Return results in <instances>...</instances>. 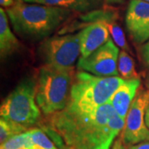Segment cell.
I'll return each instance as SVG.
<instances>
[{
    "label": "cell",
    "mask_w": 149,
    "mask_h": 149,
    "mask_svg": "<svg viewBox=\"0 0 149 149\" xmlns=\"http://www.w3.org/2000/svg\"><path fill=\"white\" fill-rule=\"evenodd\" d=\"M107 25H108L109 32L112 39L117 44L118 47L122 48L123 50L126 52H130V49L128 47V43H127L124 33L123 32L121 27L114 21L107 22Z\"/></svg>",
    "instance_id": "obj_19"
},
{
    "label": "cell",
    "mask_w": 149,
    "mask_h": 149,
    "mask_svg": "<svg viewBox=\"0 0 149 149\" xmlns=\"http://www.w3.org/2000/svg\"><path fill=\"white\" fill-rule=\"evenodd\" d=\"M29 129L20 124L8 121L4 118L0 119V143H3L12 137L27 132Z\"/></svg>",
    "instance_id": "obj_16"
},
{
    "label": "cell",
    "mask_w": 149,
    "mask_h": 149,
    "mask_svg": "<svg viewBox=\"0 0 149 149\" xmlns=\"http://www.w3.org/2000/svg\"><path fill=\"white\" fill-rule=\"evenodd\" d=\"M127 147L124 145V143H123L122 139H118L117 140L114 141V143L113 144L112 149H127Z\"/></svg>",
    "instance_id": "obj_22"
},
{
    "label": "cell",
    "mask_w": 149,
    "mask_h": 149,
    "mask_svg": "<svg viewBox=\"0 0 149 149\" xmlns=\"http://www.w3.org/2000/svg\"><path fill=\"white\" fill-rule=\"evenodd\" d=\"M85 15L72 21L69 24H66L64 27H62L58 32V35H65L66 33L74 32L79 29L81 30L84 27L95 23L97 22H112L114 21L115 13L111 10H105V9H99V10L90 12L87 13H84Z\"/></svg>",
    "instance_id": "obj_14"
},
{
    "label": "cell",
    "mask_w": 149,
    "mask_h": 149,
    "mask_svg": "<svg viewBox=\"0 0 149 149\" xmlns=\"http://www.w3.org/2000/svg\"><path fill=\"white\" fill-rule=\"evenodd\" d=\"M140 84L139 78L124 80L123 83L113 93L109 101L119 117L124 120L126 119L132 102L137 95Z\"/></svg>",
    "instance_id": "obj_11"
},
{
    "label": "cell",
    "mask_w": 149,
    "mask_h": 149,
    "mask_svg": "<svg viewBox=\"0 0 149 149\" xmlns=\"http://www.w3.org/2000/svg\"><path fill=\"white\" fill-rule=\"evenodd\" d=\"M145 123H146V125L148 126V128H149V102L146 107V110H145Z\"/></svg>",
    "instance_id": "obj_25"
},
{
    "label": "cell",
    "mask_w": 149,
    "mask_h": 149,
    "mask_svg": "<svg viewBox=\"0 0 149 149\" xmlns=\"http://www.w3.org/2000/svg\"><path fill=\"white\" fill-rule=\"evenodd\" d=\"M125 25L134 42H147L149 40V3L130 0L125 15Z\"/></svg>",
    "instance_id": "obj_9"
},
{
    "label": "cell",
    "mask_w": 149,
    "mask_h": 149,
    "mask_svg": "<svg viewBox=\"0 0 149 149\" xmlns=\"http://www.w3.org/2000/svg\"><path fill=\"white\" fill-rule=\"evenodd\" d=\"M124 124L108 102L93 109L67 105L50 115L46 126L58 135L59 149H109Z\"/></svg>",
    "instance_id": "obj_1"
},
{
    "label": "cell",
    "mask_w": 149,
    "mask_h": 149,
    "mask_svg": "<svg viewBox=\"0 0 149 149\" xmlns=\"http://www.w3.org/2000/svg\"><path fill=\"white\" fill-rule=\"evenodd\" d=\"M128 149H149V141H146V142L133 145V146L129 147Z\"/></svg>",
    "instance_id": "obj_21"
},
{
    "label": "cell",
    "mask_w": 149,
    "mask_h": 149,
    "mask_svg": "<svg viewBox=\"0 0 149 149\" xmlns=\"http://www.w3.org/2000/svg\"><path fill=\"white\" fill-rule=\"evenodd\" d=\"M20 42L13 33L9 27L8 14L6 11L0 9V56L3 60L12 54L15 53L20 48Z\"/></svg>",
    "instance_id": "obj_13"
},
{
    "label": "cell",
    "mask_w": 149,
    "mask_h": 149,
    "mask_svg": "<svg viewBox=\"0 0 149 149\" xmlns=\"http://www.w3.org/2000/svg\"><path fill=\"white\" fill-rule=\"evenodd\" d=\"M149 102V90L139 89L129 108L122 131L123 143L129 148L149 141V128L145 123V110Z\"/></svg>",
    "instance_id": "obj_7"
},
{
    "label": "cell",
    "mask_w": 149,
    "mask_h": 149,
    "mask_svg": "<svg viewBox=\"0 0 149 149\" xmlns=\"http://www.w3.org/2000/svg\"><path fill=\"white\" fill-rule=\"evenodd\" d=\"M25 3H38L66 8L75 13H87L101 9L104 0H22Z\"/></svg>",
    "instance_id": "obj_12"
},
{
    "label": "cell",
    "mask_w": 149,
    "mask_h": 149,
    "mask_svg": "<svg viewBox=\"0 0 149 149\" xmlns=\"http://www.w3.org/2000/svg\"><path fill=\"white\" fill-rule=\"evenodd\" d=\"M140 53L145 64L149 66V40L141 47Z\"/></svg>",
    "instance_id": "obj_20"
},
{
    "label": "cell",
    "mask_w": 149,
    "mask_h": 149,
    "mask_svg": "<svg viewBox=\"0 0 149 149\" xmlns=\"http://www.w3.org/2000/svg\"><path fill=\"white\" fill-rule=\"evenodd\" d=\"M30 149H45V148H39V147H37V146H32V148H30ZM56 149H58V148H56Z\"/></svg>",
    "instance_id": "obj_26"
},
{
    "label": "cell",
    "mask_w": 149,
    "mask_h": 149,
    "mask_svg": "<svg viewBox=\"0 0 149 149\" xmlns=\"http://www.w3.org/2000/svg\"><path fill=\"white\" fill-rule=\"evenodd\" d=\"M6 13L14 31L22 38L33 42L48 38L75 14L63 8L22 1H16Z\"/></svg>",
    "instance_id": "obj_2"
},
{
    "label": "cell",
    "mask_w": 149,
    "mask_h": 149,
    "mask_svg": "<svg viewBox=\"0 0 149 149\" xmlns=\"http://www.w3.org/2000/svg\"><path fill=\"white\" fill-rule=\"evenodd\" d=\"M126 0H104V3H106L109 5H118L123 4Z\"/></svg>",
    "instance_id": "obj_24"
},
{
    "label": "cell",
    "mask_w": 149,
    "mask_h": 149,
    "mask_svg": "<svg viewBox=\"0 0 149 149\" xmlns=\"http://www.w3.org/2000/svg\"><path fill=\"white\" fill-rule=\"evenodd\" d=\"M118 70L121 78L123 80H131L139 78L135 70L134 61L126 51H122L118 60Z\"/></svg>",
    "instance_id": "obj_15"
},
{
    "label": "cell",
    "mask_w": 149,
    "mask_h": 149,
    "mask_svg": "<svg viewBox=\"0 0 149 149\" xmlns=\"http://www.w3.org/2000/svg\"><path fill=\"white\" fill-rule=\"evenodd\" d=\"M147 85H148V89H149V79L148 80V84H147Z\"/></svg>",
    "instance_id": "obj_27"
},
{
    "label": "cell",
    "mask_w": 149,
    "mask_h": 149,
    "mask_svg": "<svg viewBox=\"0 0 149 149\" xmlns=\"http://www.w3.org/2000/svg\"><path fill=\"white\" fill-rule=\"evenodd\" d=\"M32 144L29 131L12 137L3 143H1L0 149H30Z\"/></svg>",
    "instance_id": "obj_17"
},
{
    "label": "cell",
    "mask_w": 149,
    "mask_h": 149,
    "mask_svg": "<svg viewBox=\"0 0 149 149\" xmlns=\"http://www.w3.org/2000/svg\"><path fill=\"white\" fill-rule=\"evenodd\" d=\"M118 47L110 37L89 56L85 58L80 57L77 63V69L98 76H118Z\"/></svg>",
    "instance_id": "obj_8"
},
{
    "label": "cell",
    "mask_w": 149,
    "mask_h": 149,
    "mask_svg": "<svg viewBox=\"0 0 149 149\" xmlns=\"http://www.w3.org/2000/svg\"><path fill=\"white\" fill-rule=\"evenodd\" d=\"M74 67L44 65L37 80L36 100L45 115H52L67 106L74 82Z\"/></svg>",
    "instance_id": "obj_3"
},
{
    "label": "cell",
    "mask_w": 149,
    "mask_h": 149,
    "mask_svg": "<svg viewBox=\"0 0 149 149\" xmlns=\"http://www.w3.org/2000/svg\"><path fill=\"white\" fill-rule=\"evenodd\" d=\"M37 80L26 77L2 102L0 115L29 129L40 122L42 113L36 100Z\"/></svg>",
    "instance_id": "obj_5"
},
{
    "label": "cell",
    "mask_w": 149,
    "mask_h": 149,
    "mask_svg": "<svg viewBox=\"0 0 149 149\" xmlns=\"http://www.w3.org/2000/svg\"><path fill=\"white\" fill-rule=\"evenodd\" d=\"M28 131L30 134L31 141L34 146L45 149L58 148L43 129L32 128V129H29Z\"/></svg>",
    "instance_id": "obj_18"
},
{
    "label": "cell",
    "mask_w": 149,
    "mask_h": 149,
    "mask_svg": "<svg viewBox=\"0 0 149 149\" xmlns=\"http://www.w3.org/2000/svg\"><path fill=\"white\" fill-rule=\"evenodd\" d=\"M143 1H145V2H148V3H149V0H143Z\"/></svg>",
    "instance_id": "obj_28"
},
{
    "label": "cell",
    "mask_w": 149,
    "mask_h": 149,
    "mask_svg": "<svg viewBox=\"0 0 149 149\" xmlns=\"http://www.w3.org/2000/svg\"><path fill=\"white\" fill-rule=\"evenodd\" d=\"M38 54L46 65L74 67L80 55L79 32L48 37L38 48Z\"/></svg>",
    "instance_id": "obj_6"
},
{
    "label": "cell",
    "mask_w": 149,
    "mask_h": 149,
    "mask_svg": "<svg viewBox=\"0 0 149 149\" xmlns=\"http://www.w3.org/2000/svg\"><path fill=\"white\" fill-rule=\"evenodd\" d=\"M118 76H98L86 71L75 74L68 104L80 109H93L109 101L123 83Z\"/></svg>",
    "instance_id": "obj_4"
},
{
    "label": "cell",
    "mask_w": 149,
    "mask_h": 149,
    "mask_svg": "<svg viewBox=\"0 0 149 149\" xmlns=\"http://www.w3.org/2000/svg\"><path fill=\"white\" fill-rule=\"evenodd\" d=\"M80 57L85 58L110 38L107 22L100 21L84 27L79 32Z\"/></svg>",
    "instance_id": "obj_10"
},
{
    "label": "cell",
    "mask_w": 149,
    "mask_h": 149,
    "mask_svg": "<svg viewBox=\"0 0 149 149\" xmlns=\"http://www.w3.org/2000/svg\"><path fill=\"white\" fill-rule=\"evenodd\" d=\"M16 1H22V0H16Z\"/></svg>",
    "instance_id": "obj_29"
},
{
    "label": "cell",
    "mask_w": 149,
    "mask_h": 149,
    "mask_svg": "<svg viewBox=\"0 0 149 149\" xmlns=\"http://www.w3.org/2000/svg\"><path fill=\"white\" fill-rule=\"evenodd\" d=\"M16 3L15 0H0V4L3 8H10Z\"/></svg>",
    "instance_id": "obj_23"
}]
</instances>
